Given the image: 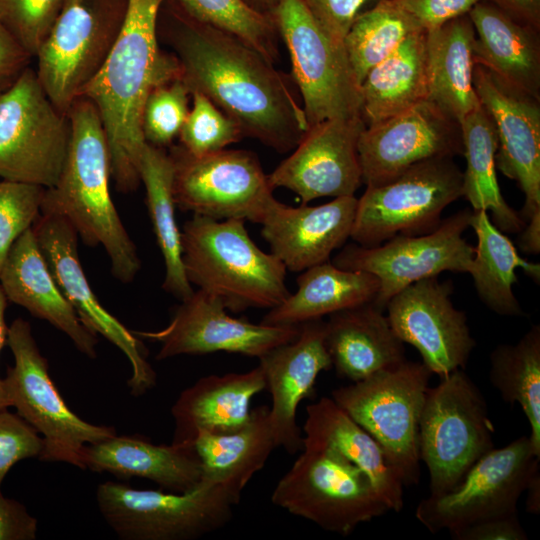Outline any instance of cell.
<instances>
[{"label":"cell","instance_id":"2e32d148","mask_svg":"<svg viewBox=\"0 0 540 540\" xmlns=\"http://www.w3.org/2000/svg\"><path fill=\"white\" fill-rule=\"evenodd\" d=\"M472 214V209H462L431 232L398 235L375 247L347 245L332 263L341 269L376 275L380 288L372 303L384 311L396 293L417 281L444 271L469 273L475 249L463 234L470 227Z\"/></svg>","mask_w":540,"mask_h":540},{"label":"cell","instance_id":"1f68e13d","mask_svg":"<svg viewBox=\"0 0 540 540\" xmlns=\"http://www.w3.org/2000/svg\"><path fill=\"white\" fill-rule=\"evenodd\" d=\"M474 43L468 14L427 31L428 100L459 123L481 104L473 85Z\"/></svg>","mask_w":540,"mask_h":540},{"label":"cell","instance_id":"b9f144b4","mask_svg":"<svg viewBox=\"0 0 540 540\" xmlns=\"http://www.w3.org/2000/svg\"><path fill=\"white\" fill-rule=\"evenodd\" d=\"M192 107L180 130L181 147L201 156L225 149L244 136L239 126L206 96L192 92Z\"/></svg>","mask_w":540,"mask_h":540},{"label":"cell","instance_id":"9a60e30c","mask_svg":"<svg viewBox=\"0 0 540 540\" xmlns=\"http://www.w3.org/2000/svg\"><path fill=\"white\" fill-rule=\"evenodd\" d=\"M176 206L216 220L242 219L260 224L275 199L257 156L223 149L194 156L181 146L170 152Z\"/></svg>","mask_w":540,"mask_h":540},{"label":"cell","instance_id":"60d3db41","mask_svg":"<svg viewBox=\"0 0 540 540\" xmlns=\"http://www.w3.org/2000/svg\"><path fill=\"white\" fill-rule=\"evenodd\" d=\"M190 95L180 74L152 89L142 114V131L147 143L159 148L172 143L190 110Z\"/></svg>","mask_w":540,"mask_h":540},{"label":"cell","instance_id":"816d5d0a","mask_svg":"<svg viewBox=\"0 0 540 540\" xmlns=\"http://www.w3.org/2000/svg\"><path fill=\"white\" fill-rule=\"evenodd\" d=\"M518 21L540 30V0H485Z\"/></svg>","mask_w":540,"mask_h":540},{"label":"cell","instance_id":"e0dca14e","mask_svg":"<svg viewBox=\"0 0 540 540\" xmlns=\"http://www.w3.org/2000/svg\"><path fill=\"white\" fill-rule=\"evenodd\" d=\"M51 273L81 322L126 356L131 365L130 393L141 396L156 385V373L141 341L106 310L92 291L78 254V234L62 216L41 213L32 226Z\"/></svg>","mask_w":540,"mask_h":540},{"label":"cell","instance_id":"484cf974","mask_svg":"<svg viewBox=\"0 0 540 540\" xmlns=\"http://www.w3.org/2000/svg\"><path fill=\"white\" fill-rule=\"evenodd\" d=\"M80 469L118 478L140 477L176 493L196 488L202 479L199 457L191 444H154L140 436H117L86 444Z\"/></svg>","mask_w":540,"mask_h":540},{"label":"cell","instance_id":"7402d4cb","mask_svg":"<svg viewBox=\"0 0 540 540\" xmlns=\"http://www.w3.org/2000/svg\"><path fill=\"white\" fill-rule=\"evenodd\" d=\"M473 85L496 128V168L524 193L520 215L525 222L540 217V99L478 64Z\"/></svg>","mask_w":540,"mask_h":540},{"label":"cell","instance_id":"e575fe53","mask_svg":"<svg viewBox=\"0 0 540 540\" xmlns=\"http://www.w3.org/2000/svg\"><path fill=\"white\" fill-rule=\"evenodd\" d=\"M466 170L463 196L473 211L490 212L492 223L503 233H520L525 220L504 199L496 174L498 138L494 122L480 104L460 123Z\"/></svg>","mask_w":540,"mask_h":540},{"label":"cell","instance_id":"603a6c76","mask_svg":"<svg viewBox=\"0 0 540 540\" xmlns=\"http://www.w3.org/2000/svg\"><path fill=\"white\" fill-rule=\"evenodd\" d=\"M259 366L272 398L269 417L275 444L295 454L303 447L298 406L314 395L318 375L332 368L325 345V321L321 318L300 324L298 336L266 352L259 358Z\"/></svg>","mask_w":540,"mask_h":540},{"label":"cell","instance_id":"74e56055","mask_svg":"<svg viewBox=\"0 0 540 540\" xmlns=\"http://www.w3.org/2000/svg\"><path fill=\"white\" fill-rule=\"evenodd\" d=\"M489 379L502 399L518 404L530 425L529 439L540 457V326L533 325L515 344L490 354Z\"/></svg>","mask_w":540,"mask_h":540},{"label":"cell","instance_id":"ee69618b","mask_svg":"<svg viewBox=\"0 0 540 540\" xmlns=\"http://www.w3.org/2000/svg\"><path fill=\"white\" fill-rule=\"evenodd\" d=\"M45 188L0 179V269L17 238L41 214Z\"/></svg>","mask_w":540,"mask_h":540},{"label":"cell","instance_id":"c3c4849f","mask_svg":"<svg viewBox=\"0 0 540 540\" xmlns=\"http://www.w3.org/2000/svg\"><path fill=\"white\" fill-rule=\"evenodd\" d=\"M455 540H526L517 514L486 519L449 532Z\"/></svg>","mask_w":540,"mask_h":540},{"label":"cell","instance_id":"bcb514c9","mask_svg":"<svg viewBox=\"0 0 540 540\" xmlns=\"http://www.w3.org/2000/svg\"><path fill=\"white\" fill-rule=\"evenodd\" d=\"M323 30L336 42L343 43L356 17L368 4L379 0H302Z\"/></svg>","mask_w":540,"mask_h":540},{"label":"cell","instance_id":"44dd1931","mask_svg":"<svg viewBox=\"0 0 540 540\" xmlns=\"http://www.w3.org/2000/svg\"><path fill=\"white\" fill-rule=\"evenodd\" d=\"M365 127L361 116L309 126L293 152L268 175L270 185L294 192L302 204L353 196L363 184L358 141Z\"/></svg>","mask_w":540,"mask_h":540},{"label":"cell","instance_id":"9c48e42d","mask_svg":"<svg viewBox=\"0 0 540 540\" xmlns=\"http://www.w3.org/2000/svg\"><path fill=\"white\" fill-rule=\"evenodd\" d=\"M7 344L14 357L3 378L9 406L43 438L39 457L80 467V451L86 444L116 435L112 426L89 423L65 403L48 371V363L23 318L8 327Z\"/></svg>","mask_w":540,"mask_h":540},{"label":"cell","instance_id":"4316f807","mask_svg":"<svg viewBox=\"0 0 540 540\" xmlns=\"http://www.w3.org/2000/svg\"><path fill=\"white\" fill-rule=\"evenodd\" d=\"M266 389L262 368L242 373L208 375L184 389L171 407L172 443L191 444L200 433H228L251 417V400Z\"/></svg>","mask_w":540,"mask_h":540},{"label":"cell","instance_id":"ffe728a7","mask_svg":"<svg viewBox=\"0 0 540 540\" xmlns=\"http://www.w3.org/2000/svg\"><path fill=\"white\" fill-rule=\"evenodd\" d=\"M450 281H417L387 303L388 321L403 343L415 347L422 363L440 378L464 368L476 342L466 314L454 307Z\"/></svg>","mask_w":540,"mask_h":540},{"label":"cell","instance_id":"681fc988","mask_svg":"<svg viewBox=\"0 0 540 540\" xmlns=\"http://www.w3.org/2000/svg\"><path fill=\"white\" fill-rule=\"evenodd\" d=\"M38 521L15 499L5 497L0 489V540H34Z\"/></svg>","mask_w":540,"mask_h":540},{"label":"cell","instance_id":"ac0fdd59","mask_svg":"<svg viewBox=\"0 0 540 540\" xmlns=\"http://www.w3.org/2000/svg\"><path fill=\"white\" fill-rule=\"evenodd\" d=\"M457 155H463L460 123L428 99L366 126L358 141L366 186L391 181L419 162Z\"/></svg>","mask_w":540,"mask_h":540},{"label":"cell","instance_id":"4dcf8cb0","mask_svg":"<svg viewBox=\"0 0 540 540\" xmlns=\"http://www.w3.org/2000/svg\"><path fill=\"white\" fill-rule=\"evenodd\" d=\"M297 290L265 314L261 323L299 326L337 311L373 302L379 278L366 271L345 270L326 261L304 271Z\"/></svg>","mask_w":540,"mask_h":540},{"label":"cell","instance_id":"f907efd6","mask_svg":"<svg viewBox=\"0 0 540 540\" xmlns=\"http://www.w3.org/2000/svg\"><path fill=\"white\" fill-rule=\"evenodd\" d=\"M29 54L0 23V92L28 67Z\"/></svg>","mask_w":540,"mask_h":540},{"label":"cell","instance_id":"f6af8a7d","mask_svg":"<svg viewBox=\"0 0 540 540\" xmlns=\"http://www.w3.org/2000/svg\"><path fill=\"white\" fill-rule=\"evenodd\" d=\"M43 438L17 413L0 409V489L9 470L19 461L40 457Z\"/></svg>","mask_w":540,"mask_h":540},{"label":"cell","instance_id":"f35d334b","mask_svg":"<svg viewBox=\"0 0 540 540\" xmlns=\"http://www.w3.org/2000/svg\"><path fill=\"white\" fill-rule=\"evenodd\" d=\"M420 30L423 29L394 0H379L360 13L343 41L360 85L372 67Z\"/></svg>","mask_w":540,"mask_h":540},{"label":"cell","instance_id":"8992f818","mask_svg":"<svg viewBox=\"0 0 540 540\" xmlns=\"http://www.w3.org/2000/svg\"><path fill=\"white\" fill-rule=\"evenodd\" d=\"M484 396L461 369L429 387L419 422V456L429 473L430 495L452 490L494 448Z\"/></svg>","mask_w":540,"mask_h":540},{"label":"cell","instance_id":"cb8c5ba5","mask_svg":"<svg viewBox=\"0 0 540 540\" xmlns=\"http://www.w3.org/2000/svg\"><path fill=\"white\" fill-rule=\"evenodd\" d=\"M357 199L342 196L299 207L274 199L260 223L261 235L287 270L302 272L329 261L332 252L350 238Z\"/></svg>","mask_w":540,"mask_h":540},{"label":"cell","instance_id":"83f0119b","mask_svg":"<svg viewBox=\"0 0 540 540\" xmlns=\"http://www.w3.org/2000/svg\"><path fill=\"white\" fill-rule=\"evenodd\" d=\"M325 345L337 375L351 382L407 360L404 343L372 302L330 314Z\"/></svg>","mask_w":540,"mask_h":540},{"label":"cell","instance_id":"8d00e7d4","mask_svg":"<svg viewBox=\"0 0 540 540\" xmlns=\"http://www.w3.org/2000/svg\"><path fill=\"white\" fill-rule=\"evenodd\" d=\"M138 169L140 181L146 191L149 217L164 260L165 276L162 287L182 301L194 290L186 277L182 262L181 231L175 217L173 162L162 148L146 142Z\"/></svg>","mask_w":540,"mask_h":540},{"label":"cell","instance_id":"f1b7e54d","mask_svg":"<svg viewBox=\"0 0 540 540\" xmlns=\"http://www.w3.org/2000/svg\"><path fill=\"white\" fill-rule=\"evenodd\" d=\"M302 433L303 445L335 451L369 478L390 511L402 510L405 485L400 474L379 443L331 397L307 405Z\"/></svg>","mask_w":540,"mask_h":540},{"label":"cell","instance_id":"3957f363","mask_svg":"<svg viewBox=\"0 0 540 540\" xmlns=\"http://www.w3.org/2000/svg\"><path fill=\"white\" fill-rule=\"evenodd\" d=\"M67 115L68 151L56 183L45 188L41 213L64 217L86 245L103 247L113 276L129 283L141 262L110 194V155L100 116L84 96Z\"/></svg>","mask_w":540,"mask_h":540},{"label":"cell","instance_id":"f546056e","mask_svg":"<svg viewBox=\"0 0 540 540\" xmlns=\"http://www.w3.org/2000/svg\"><path fill=\"white\" fill-rule=\"evenodd\" d=\"M468 16L475 30V63L540 99V30L485 0Z\"/></svg>","mask_w":540,"mask_h":540},{"label":"cell","instance_id":"f5cc1de1","mask_svg":"<svg viewBox=\"0 0 540 540\" xmlns=\"http://www.w3.org/2000/svg\"><path fill=\"white\" fill-rule=\"evenodd\" d=\"M518 239L519 248L528 254L540 252V217H533L526 222Z\"/></svg>","mask_w":540,"mask_h":540},{"label":"cell","instance_id":"277c9868","mask_svg":"<svg viewBox=\"0 0 540 540\" xmlns=\"http://www.w3.org/2000/svg\"><path fill=\"white\" fill-rule=\"evenodd\" d=\"M182 262L191 285L228 311L272 309L289 294L287 269L251 239L245 220L193 215L181 231Z\"/></svg>","mask_w":540,"mask_h":540},{"label":"cell","instance_id":"7dc6e473","mask_svg":"<svg viewBox=\"0 0 540 540\" xmlns=\"http://www.w3.org/2000/svg\"><path fill=\"white\" fill-rule=\"evenodd\" d=\"M425 31L468 14L480 0H394Z\"/></svg>","mask_w":540,"mask_h":540},{"label":"cell","instance_id":"d590c367","mask_svg":"<svg viewBox=\"0 0 540 540\" xmlns=\"http://www.w3.org/2000/svg\"><path fill=\"white\" fill-rule=\"evenodd\" d=\"M470 226L476 233L477 246L469 274L479 298L499 315H524L513 293L517 281L515 269L521 267L530 278L539 282L540 265L518 254L511 240L492 223L487 211H473Z\"/></svg>","mask_w":540,"mask_h":540},{"label":"cell","instance_id":"4fadbf2b","mask_svg":"<svg viewBox=\"0 0 540 540\" xmlns=\"http://www.w3.org/2000/svg\"><path fill=\"white\" fill-rule=\"evenodd\" d=\"M70 140L68 115L27 67L0 92V179L49 188L63 167Z\"/></svg>","mask_w":540,"mask_h":540},{"label":"cell","instance_id":"7c38bea8","mask_svg":"<svg viewBox=\"0 0 540 540\" xmlns=\"http://www.w3.org/2000/svg\"><path fill=\"white\" fill-rule=\"evenodd\" d=\"M270 16L289 51L308 126L361 116V85L344 44L323 30L302 0H279Z\"/></svg>","mask_w":540,"mask_h":540},{"label":"cell","instance_id":"836d02e7","mask_svg":"<svg viewBox=\"0 0 540 540\" xmlns=\"http://www.w3.org/2000/svg\"><path fill=\"white\" fill-rule=\"evenodd\" d=\"M193 444L201 464V480L241 495L277 448L269 407L262 405L252 409L249 421L238 430L220 434L200 433Z\"/></svg>","mask_w":540,"mask_h":540},{"label":"cell","instance_id":"7bdbcfd3","mask_svg":"<svg viewBox=\"0 0 540 540\" xmlns=\"http://www.w3.org/2000/svg\"><path fill=\"white\" fill-rule=\"evenodd\" d=\"M63 0H0V23L35 57L49 34Z\"/></svg>","mask_w":540,"mask_h":540},{"label":"cell","instance_id":"52a82bcc","mask_svg":"<svg viewBox=\"0 0 540 540\" xmlns=\"http://www.w3.org/2000/svg\"><path fill=\"white\" fill-rule=\"evenodd\" d=\"M431 375L422 362L405 360L331 392L379 443L405 486L420 477L419 422Z\"/></svg>","mask_w":540,"mask_h":540},{"label":"cell","instance_id":"ab89813d","mask_svg":"<svg viewBox=\"0 0 540 540\" xmlns=\"http://www.w3.org/2000/svg\"><path fill=\"white\" fill-rule=\"evenodd\" d=\"M184 14L227 31L259 52L270 63L279 59L278 31L271 16L242 0H175Z\"/></svg>","mask_w":540,"mask_h":540},{"label":"cell","instance_id":"db71d44e","mask_svg":"<svg viewBox=\"0 0 540 540\" xmlns=\"http://www.w3.org/2000/svg\"><path fill=\"white\" fill-rule=\"evenodd\" d=\"M7 301L1 286H0V351L7 344L8 327L5 321V311ZM8 398L4 388L3 378L0 377V409L9 408Z\"/></svg>","mask_w":540,"mask_h":540},{"label":"cell","instance_id":"30bf717a","mask_svg":"<svg viewBox=\"0 0 540 540\" xmlns=\"http://www.w3.org/2000/svg\"><path fill=\"white\" fill-rule=\"evenodd\" d=\"M128 0H63L37 54L36 74L58 110L73 102L100 71L122 29Z\"/></svg>","mask_w":540,"mask_h":540},{"label":"cell","instance_id":"d6986e66","mask_svg":"<svg viewBox=\"0 0 540 540\" xmlns=\"http://www.w3.org/2000/svg\"><path fill=\"white\" fill-rule=\"evenodd\" d=\"M223 303L204 291H194L176 307L169 324L158 331L140 332L160 344L157 360L179 355L215 352L260 358L272 348L290 342L299 326L254 324L227 313Z\"/></svg>","mask_w":540,"mask_h":540},{"label":"cell","instance_id":"9f6ffc18","mask_svg":"<svg viewBox=\"0 0 540 540\" xmlns=\"http://www.w3.org/2000/svg\"><path fill=\"white\" fill-rule=\"evenodd\" d=\"M251 9L268 15L272 13L279 0H242Z\"/></svg>","mask_w":540,"mask_h":540},{"label":"cell","instance_id":"6da1fadb","mask_svg":"<svg viewBox=\"0 0 540 540\" xmlns=\"http://www.w3.org/2000/svg\"><path fill=\"white\" fill-rule=\"evenodd\" d=\"M182 14L169 45L190 94L206 96L244 137L293 150L309 126L288 77L237 36Z\"/></svg>","mask_w":540,"mask_h":540},{"label":"cell","instance_id":"8fae6325","mask_svg":"<svg viewBox=\"0 0 540 540\" xmlns=\"http://www.w3.org/2000/svg\"><path fill=\"white\" fill-rule=\"evenodd\" d=\"M463 196V172L452 157L419 162L357 199L350 238L375 247L398 236L435 230L444 209Z\"/></svg>","mask_w":540,"mask_h":540},{"label":"cell","instance_id":"5bb4252c","mask_svg":"<svg viewBox=\"0 0 540 540\" xmlns=\"http://www.w3.org/2000/svg\"><path fill=\"white\" fill-rule=\"evenodd\" d=\"M539 462L529 436L493 448L473 464L452 490L422 499L415 516L431 533H437L517 514L518 500L531 477L540 471Z\"/></svg>","mask_w":540,"mask_h":540},{"label":"cell","instance_id":"d4e9b609","mask_svg":"<svg viewBox=\"0 0 540 540\" xmlns=\"http://www.w3.org/2000/svg\"><path fill=\"white\" fill-rule=\"evenodd\" d=\"M0 286L9 301L63 332L82 354L96 358L97 335L63 295L32 227L11 246L0 269Z\"/></svg>","mask_w":540,"mask_h":540},{"label":"cell","instance_id":"11a10c76","mask_svg":"<svg viewBox=\"0 0 540 540\" xmlns=\"http://www.w3.org/2000/svg\"><path fill=\"white\" fill-rule=\"evenodd\" d=\"M527 500L526 509L527 512L532 514H539L540 512V471L536 472L526 487Z\"/></svg>","mask_w":540,"mask_h":540},{"label":"cell","instance_id":"7a4b0ae2","mask_svg":"<svg viewBox=\"0 0 540 540\" xmlns=\"http://www.w3.org/2000/svg\"><path fill=\"white\" fill-rule=\"evenodd\" d=\"M164 0H128L120 34L100 71L81 96L100 116L110 155L111 177L121 192L140 184L139 159L146 144L142 114L159 83L180 74L174 55L158 46L157 19Z\"/></svg>","mask_w":540,"mask_h":540},{"label":"cell","instance_id":"5b68a950","mask_svg":"<svg viewBox=\"0 0 540 540\" xmlns=\"http://www.w3.org/2000/svg\"><path fill=\"white\" fill-rule=\"evenodd\" d=\"M241 495L201 480L183 493L136 489L106 481L96 491L99 511L123 540H193L223 528Z\"/></svg>","mask_w":540,"mask_h":540},{"label":"cell","instance_id":"d6a6232c","mask_svg":"<svg viewBox=\"0 0 540 540\" xmlns=\"http://www.w3.org/2000/svg\"><path fill=\"white\" fill-rule=\"evenodd\" d=\"M426 99L427 31L420 30L368 71L361 83V116L368 126Z\"/></svg>","mask_w":540,"mask_h":540},{"label":"cell","instance_id":"ba28073f","mask_svg":"<svg viewBox=\"0 0 540 540\" xmlns=\"http://www.w3.org/2000/svg\"><path fill=\"white\" fill-rule=\"evenodd\" d=\"M301 450L272 492L275 506L343 536L390 511L369 478L347 459L318 445Z\"/></svg>","mask_w":540,"mask_h":540}]
</instances>
